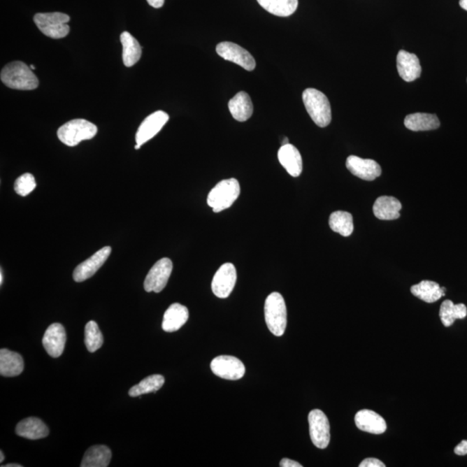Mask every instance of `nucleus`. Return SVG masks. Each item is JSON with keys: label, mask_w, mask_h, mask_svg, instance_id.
I'll list each match as a JSON object with an SVG mask.
<instances>
[{"label": "nucleus", "mask_w": 467, "mask_h": 467, "mask_svg": "<svg viewBox=\"0 0 467 467\" xmlns=\"http://www.w3.org/2000/svg\"><path fill=\"white\" fill-rule=\"evenodd\" d=\"M310 436L313 445L324 450L330 443V422L323 411L313 410L308 415Z\"/></svg>", "instance_id": "0eeeda50"}, {"label": "nucleus", "mask_w": 467, "mask_h": 467, "mask_svg": "<svg viewBox=\"0 0 467 467\" xmlns=\"http://www.w3.org/2000/svg\"><path fill=\"white\" fill-rule=\"evenodd\" d=\"M287 144H289V140H288L287 138H285L284 141L282 142V145H287Z\"/></svg>", "instance_id": "a19ab883"}, {"label": "nucleus", "mask_w": 467, "mask_h": 467, "mask_svg": "<svg viewBox=\"0 0 467 467\" xmlns=\"http://www.w3.org/2000/svg\"><path fill=\"white\" fill-rule=\"evenodd\" d=\"M401 207L398 199L394 196H382L375 200L373 213L380 220H396L400 217Z\"/></svg>", "instance_id": "5701e85b"}, {"label": "nucleus", "mask_w": 467, "mask_h": 467, "mask_svg": "<svg viewBox=\"0 0 467 467\" xmlns=\"http://www.w3.org/2000/svg\"><path fill=\"white\" fill-rule=\"evenodd\" d=\"M165 385V378L161 375H152L145 378L140 384L132 387L129 390L131 397L141 396L145 394L158 391Z\"/></svg>", "instance_id": "7c9ffc66"}, {"label": "nucleus", "mask_w": 467, "mask_h": 467, "mask_svg": "<svg viewBox=\"0 0 467 467\" xmlns=\"http://www.w3.org/2000/svg\"><path fill=\"white\" fill-rule=\"evenodd\" d=\"M330 228L343 236H350L354 231L353 217L346 211H335L329 219Z\"/></svg>", "instance_id": "c756f323"}, {"label": "nucleus", "mask_w": 467, "mask_h": 467, "mask_svg": "<svg viewBox=\"0 0 467 467\" xmlns=\"http://www.w3.org/2000/svg\"><path fill=\"white\" fill-rule=\"evenodd\" d=\"M85 345L89 352H96L103 345V336L96 322L91 320L85 326Z\"/></svg>", "instance_id": "2f4dec72"}, {"label": "nucleus", "mask_w": 467, "mask_h": 467, "mask_svg": "<svg viewBox=\"0 0 467 467\" xmlns=\"http://www.w3.org/2000/svg\"><path fill=\"white\" fill-rule=\"evenodd\" d=\"M24 368V359L20 354L7 349L0 350V375L2 377H17L23 372Z\"/></svg>", "instance_id": "412c9836"}, {"label": "nucleus", "mask_w": 467, "mask_h": 467, "mask_svg": "<svg viewBox=\"0 0 467 467\" xmlns=\"http://www.w3.org/2000/svg\"><path fill=\"white\" fill-rule=\"evenodd\" d=\"M120 43H122L123 48L122 59L124 65L127 68L134 66L141 57L142 48L140 43L129 31L122 32L120 35Z\"/></svg>", "instance_id": "393cba45"}, {"label": "nucleus", "mask_w": 467, "mask_h": 467, "mask_svg": "<svg viewBox=\"0 0 467 467\" xmlns=\"http://www.w3.org/2000/svg\"><path fill=\"white\" fill-rule=\"evenodd\" d=\"M66 338V331L61 324H50L43 335V347L50 357L57 359L64 352Z\"/></svg>", "instance_id": "2eb2a0df"}, {"label": "nucleus", "mask_w": 467, "mask_h": 467, "mask_svg": "<svg viewBox=\"0 0 467 467\" xmlns=\"http://www.w3.org/2000/svg\"><path fill=\"white\" fill-rule=\"evenodd\" d=\"M237 273L232 264L222 265L214 275L211 288L215 295L220 299H226L231 295L236 286Z\"/></svg>", "instance_id": "9b49d317"}, {"label": "nucleus", "mask_w": 467, "mask_h": 467, "mask_svg": "<svg viewBox=\"0 0 467 467\" xmlns=\"http://www.w3.org/2000/svg\"><path fill=\"white\" fill-rule=\"evenodd\" d=\"M112 458L111 450L103 445H98L87 450L82 459V467H107Z\"/></svg>", "instance_id": "bb28decb"}, {"label": "nucleus", "mask_w": 467, "mask_h": 467, "mask_svg": "<svg viewBox=\"0 0 467 467\" xmlns=\"http://www.w3.org/2000/svg\"><path fill=\"white\" fill-rule=\"evenodd\" d=\"M360 467H385V465L382 461H379L378 459L375 458H368L364 459L361 464Z\"/></svg>", "instance_id": "72a5a7b5"}, {"label": "nucleus", "mask_w": 467, "mask_h": 467, "mask_svg": "<svg viewBox=\"0 0 467 467\" xmlns=\"http://www.w3.org/2000/svg\"><path fill=\"white\" fill-rule=\"evenodd\" d=\"M3 459H5V456H3V452H0V462H3Z\"/></svg>", "instance_id": "ea45409f"}, {"label": "nucleus", "mask_w": 467, "mask_h": 467, "mask_svg": "<svg viewBox=\"0 0 467 467\" xmlns=\"http://www.w3.org/2000/svg\"><path fill=\"white\" fill-rule=\"evenodd\" d=\"M30 68H31V71H35L36 68L34 67V65H31Z\"/></svg>", "instance_id": "c03bdc74"}, {"label": "nucleus", "mask_w": 467, "mask_h": 467, "mask_svg": "<svg viewBox=\"0 0 467 467\" xmlns=\"http://www.w3.org/2000/svg\"><path fill=\"white\" fill-rule=\"evenodd\" d=\"M264 313L269 331L276 337L282 336L287 328V312L282 294L275 292L268 295L265 301Z\"/></svg>", "instance_id": "7ed1b4c3"}, {"label": "nucleus", "mask_w": 467, "mask_h": 467, "mask_svg": "<svg viewBox=\"0 0 467 467\" xmlns=\"http://www.w3.org/2000/svg\"><path fill=\"white\" fill-rule=\"evenodd\" d=\"M48 426L38 418L29 417L17 425L16 433L18 436L29 440L43 439L49 436Z\"/></svg>", "instance_id": "aec40b11"}, {"label": "nucleus", "mask_w": 467, "mask_h": 467, "mask_svg": "<svg viewBox=\"0 0 467 467\" xmlns=\"http://www.w3.org/2000/svg\"><path fill=\"white\" fill-rule=\"evenodd\" d=\"M34 20L40 31L50 38H64L71 30L68 24L71 17L65 13H38L34 16Z\"/></svg>", "instance_id": "423d86ee"}, {"label": "nucleus", "mask_w": 467, "mask_h": 467, "mask_svg": "<svg viewBox=\"0 0 467 467\" xmlns=\"http://www.w3.org/2000/svg\"><path fill=\"white\" fill-rule=\"evenodd\" d=\"M459 6H461V8L467 10V0H461V1H459Z\"/></svg>", "instance_id": "4c0bfd02"}, {"label": "nucleus", "mask_w": 467, "mask_h": 467, "mask_svg": "<svg viewBox=\"0 0 467 467\" xmlns=\"http://www.w3.org/2000/svg\"><path fill=\"white\" fill-rule=\"evenodd\" d=\"M169 120V115L164 111H156L141 124L135 136L136 144L142 145L158 134Z\"/></svg>", "instance_id": "f8f14e48"}, {"label": "nucleus", "mask_w": 467, "mask_h": 467, "mask_svg": "<svg viewBox=\"0 0 467 467\" xmlns=\"http://www.w3.org/2000/svg\"><path fill=\"white\" fill-rule=\"evenodd\" d=\"M173 268V261L169 258L160 259L153 265L147 277H145V290L148 293H151V292L160 293L163 291L170 279Z\"/></svg>", "instance_id": "6e6552de"}, {"label": "nucleus", "mask_w": 467, "mask_h": 467, "mask_svg": "<svg viewBox=\"0 0 467 467\" xmlns=\"http://www.w3.org/2000/svg\"><path fill=\"white\" fill-rule=\"evenodd\" d=\"M112 249L110 247H104L94 253L92 257L87 259L76 268L73 273V278L76 282H82L84 280L91 278L98 270H99L105 261L110 255Z\"/></svg>", "instance_id": "ddd939ff"}, {"label": "nucleus", "mask_w": 467, "mask_h": 467, "mask_svg": "<svg viewBox=\"0 0 467 467\" xmlns=\"http://www.w3.org/2000/svg\"><path fill=\"white\" fill-rule=\"evenodd\" d=\"M3 284V271L1 269V271H0V285Z\"/></svg>", "instance_id": "79ce46f5"}, {"label": "nucleus", "mask_w": 467, "mask_h": 467, "mask_svg": "<svg viewBox=\"0 0 467 467\" xmlns=\"http://www.w3.org/2000/svg\"><path fill=\"white\" fill-rule=\"evenodd\" d=\"M147 1L149 5L156 9L161 8L165 3V0H147Z\"/></svg>", "instance_id": "e433bc0d"}, {"label": "nucleus", "mask_w": 467, "mask_h": 467, "mask_svg": "<svg viewBox=\"0 0 467 467\" xmlns=\"http://www.w3.org/2000/svg\"><path fill=\"white\" fill-rule=\"evenodd\" d=\"M397 71L405 82H414L422 75V66L417 55L400 50L396 58Z\"/></svg>", "instance_id": "dca6fc26"}, {"label": "nucleus", "mask_w": 467, "mask_h": 467, "mask_svg": "<svg viewBox=\"0 0 467 467\" xmlns=\"http://www.w3.org/2000/svg\"><path fill=\"white\" fill-rule=\"evenodd\" d=\"M355 423L361 431L370 433L382 434L387 429L385 419L372 410H363L357 412L355 415Z\"/></svg>", "instance_id": "f3484780"}, {"label": "nucleus", "mask_w": 467, "mask_h": 467, "mask_svg": "<svg viewBox=\"0 0 467 467\" xmlns=\"http://www.w3.org/2000/svg\"><path fill=\"white\" fill-rule=\"evenodd\" d=\"M240 194L239 182L236 178L222 180L211 189L208 195V206L218 213L233 206Z\"/></svg>", "instance_id": "20e7f679"}, {"label": "nucleus", "mask_w": 467, "mask_h": 467, "mask_svg": "<svg viewBox=\"0 0 467 467\" xmlns=\"http://www.w3.org/2000/svg\"><path fill=\"white\" fill-rule=\"evenodd\" d=\"M189 311L186 306L174 303L164 315L162 329L166 333H174L180 329L187 322Z\"/></svg>", "instance_id": "6ab92c4d"}, {"label": "nucleus", "mask_w": 467, "mask_h": 467, "mask_svg": "<svg viewBox=\"0 0 467 467\" xmlns=\"http://www.w3.org/2000/svg\"><path fill=\"white\" fill-rule=\"evenodd\" d=\"M141 147V145L136 144V145H135L134 148L136 149V150H138V149H140Z\"/></svg>", "instance_id": "37998d69"}, {"label": "nucleus", "mask_w": 467, "mask_h": 467, "mask_svg": "<svg viewBox=\"0 0 467 467\" xmlns=\"http://www.w3.org/2000/svg\"><path fill=\"white\" fill-rule=\"evenodd\" d=\"M280 466L282 467H302V465H301L300 463L292 461V459L287 458L282 459Z\"/></svg>", "instance_id": "c9c22d12"}, {"label": "nucleus", "mask_w": 467, "mask_h": 467, "mask_svg": "<svg viewBox=\"0 0 467 467\" xmlns=\"http://www.w3.org/2000/svg\"><path fill=\"white\" fill-rule=\"evenodd\" d=\"M259 5L277 17H289L296 12L298 0H257Z\"/></svg>", "instance_id": "cd10ccee"}, {"label": "nucleus", "mask_w": 467, "mask_h": 467, "mask_svg": "<svg viewBox=\"0 0 467 467\" xmlns=\"http://www.w3.org/2000/svg\"><path fill=\"white\" fill-rule=\"evenodd\" d=\"M217 53L224 59L239 65L247 71H254L257 64L249 51L236 43L222 42L217 46Z\"/></svg>", "instance_id": "9d476101"}, {"label": "nucleus", "mask_w": 467, "mask_h": 467, "mask_svg": "<svg viewBox=\"0 0 467 467\" xmlns=\"http://www.w3.org/2000/svg\"><path fill=\"white\" fill-rule=\"evenodd\" d=\"M97 127L83 119L69 120L57 130V137L68 147H76L83 141L91 140L97 134Z\"/></svg>", "instance_id": "39448f33"}, {"label": "nucleus", "mask_w": 467, "mask_h": 467, "mask_svg": "<svg viewBox=\"0 0 467 467\" xmlns=\"http://www.w3.org/2000/svg\"><path fill=\"white\" fill-rule=\"evenodd\" d=\"M404 125L408 129L419 132V131H430L439 129L440 122L437 115L415 113L408 115L404 120Z\"/></svg>", "instance_id": "b1692460"}, {"label": "nucleus", "mask_w": 467, "mask_h": 467, "mask_svg": "<svg viewBox=\"0 0 467 467\" xmlns=\"http://www.w3.org/2000/svg\"><path fill=\"white\" fill-rule=\"evenodd\" d=\"M278 159L280 163L292 177L300 176L303 170L302 157L294 145L291 144L282 145L278 152Z\"/></svg>", "instance_id": "a211bd4d"}, {"label": "nucleus", "mask_w": 467, "mask_h": 467, "mask_svg": "<svg viewBox=\"0 0 467 467\" xmlns=\"http://www.w3.org/2000/svg\"><path fill=\"white\" fill-rule=\"evenodd\" d=\"M303 102L310 117L317 126L326 127L331 122V108L326 94L315 89H306L302 94Z\"/></svg>", "instance_id": "f03ea898"}, {"label": "nucleus", "mask_w": 467, "mask_h": 467, "mask_svg": "<svg viewBox=\"0 0 467 467\" xmlns=\"http://www.w3.org/2000/svg\"><path fill=\"white\" fill-rule=\"evenodd\" d=\"M455 454L464 456L467 454V440H462L457 447L454 448Z\"/></svg>", "instance_id": "f704fd0d"}, {"label": "nucleus", "mask_w": 467, "mask_h": 467, "mask_svg": "<svg viewBox=\"0 0 467 467\" xmlns=\"http://www.w3.org/2000/svg\"><path fill=\"white\" fill-rule=\"evenodd\" d=\"M36 184L34 175L24 173L18 177L14 184V189L17 194L21 196H27L34 192Z\"/></svg>", "instance_id": "473e14b6"}, {"label": "nucleus", "mask_w": 467, "mask_h": 467, "mask_svg": "<svg viewBox=\"0 0 467 467\" xmlns=\"http://www.w3.org/2000/svg\"><path fill=\"white\" fill-rule=\"evenodd\" d=\"M467 315L464 304L454 305L451 301H445L440 306V317L444 326L450 327L456 319H463Z\"/></svg>", "instance_id": "c85d7f7f"}, {"label": "nucleus", "mask_w": 467, "mask_h": 467, "mask_svg": "<svg viewBox=\"0 0 467 467\" xmlns=\"http://www.w3.org/2000/svg\"><path fill=\"white\" fill-rule=\"evenodd\" d=\"M3 467H22V466L20 464H8L3 466Z\"/></svg>", "instance_id": "58836bf2"}, {"label": "nucleus", "mask_w": 467, "mask_h": 467, "mask_svg": "<svg viewBox=\"0 0 467 467\" xmlns=\"http://www.w3.org/2000/svg\"><path fill=\"white\" fill-rule=\"evenodd\" d=\"M0 78L6 87L13 89L34 90L39 85L38 78L34 71L20 61L6 64L1 71Z\"/></svg>", "instance_id": "f257e3e1"}, {"label": "nucleus", "mask_w": 467, "mask_h": 467, "mask_svg": "<svg viewBox=\"0 0 467 467\" xmlns=\"http://www.w3.org/2000/svg\"><path fill=\"white\" fill-rule=\"evenodd\" d=\"M210 368L217 377L226 380H239L245 374L242 361L232 356H219L213 360Z\"/></svg>", "instance_id": "1a4fd4ad"}, {"label": "nucleus", "mask_w": 467, "mask_h": 467, "mask_svg": "<svg viewBox=\"0 0 467 467\" xmlns=\"http://www.w3.org/2000/svg\"><path fill=\"white\" fill-rule=\"evenodd\" d=\"M229 109L233 118L237 122H247L254 112V106L252 103L249 94L239 92L229 101Z\"/></svg>", "instance_id": "4be33fe9"}, {"label": "nucleus", "mask_w": 467, "mask_h": 467, "mask_svg": "<svg viewBox=\"0 0 467 467\" xmlns=\"http://www.w3.org/2000/svg\"><path fill=\"white\" fill-rule=\"evenodd\" d=\"M346 167L354 176L366 181H373L381 176V166L373 159H364L357 156H349Z\"/></svg>", "instance_id": "4468645a"}, {"label": "nucleus", "mask_w": 467, "mask_h": 467, "mask_svg": "<svg viewBox=\"0 0 467 467\" xmlns=\"http://www.w3.org/2000/svg\"><path fill=\"white\" fill-rule=\"evenodd\" d=\"M446 288L440 287V285L431 280H422L411 287V293L415 297L426 303H433L445 296Z\"/></svg>", "instance_id": "a878e982"}]
</instances>
